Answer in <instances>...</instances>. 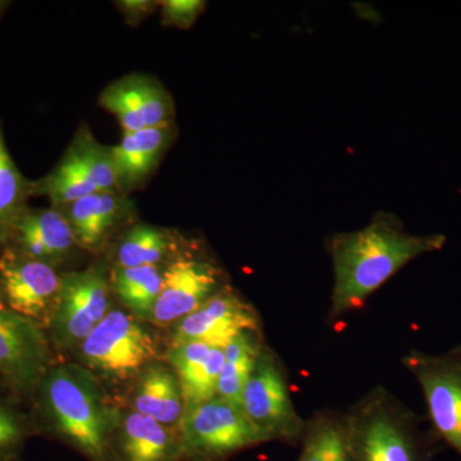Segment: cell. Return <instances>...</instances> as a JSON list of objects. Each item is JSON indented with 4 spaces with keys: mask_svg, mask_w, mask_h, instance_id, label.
<instances>
[{
    "mask_svg": "<svg viewBox=\"0 0 461 461\" xmlns=\"http://www.w3.org/2000/svg\"><path fill=\"white\" fill-rule=\"evenodd\" d=\"M446 236L412 235L395 214L378 212L363 229L338 232L327 241L333 266L330 318L359 311L411 260L441 250Z\"/></svg>",
    "mask_w": 461,
    "mask_h": 461,
    "instance_id": "obj_1",
    "label": "cell"
},
{
    "mask_svg": "<svg viewBox=\"0 0 461 461\" xmlns=\"http://www.w3.org/2000/svg\"><path fill=\"white\" fill-rule=\"evenodd\" d=\"M351 461H432L438 441L423 418L375 386L344 412Z\"/></svg>",
    "mask_w": 461,
    "mask_h": 461,
    "instance_id": "obj_2",
    "label": "cell"
},
{
    "mask_svg": "<svg viewBox=\"0 0 461 461\" xmlns=\"http://www.w3.org/2000/svg\"><path fill=\"white\" fill-rule=\"evenodd\" d=\"M42 396L60 438L90 461H112L118 420L93 373L74 364L54 366L42 378Z\"/></svg>",
    "mask_w": 461,
    "mask_h": 461,
    "instance_id": "obj_3",
    "label": "cell"
},
{
    "mask_svg": "<svg viewBox=\"0 0 461 461\" xmlns=\"http://www.w3.org/2000/svg\"><path fill=\"white\" fill-rule=\"evenodd\" d=\"M76 350L84 368L112 382L138 378L158 357L153 333L120 309H112Z\"/></svg>",
    "mask_w": 461,
    "mask_h": 461,
    "instance_id": "obj_4",
    "label": "cell"
},
{
    "mask_svg": "<svg viewBox=\"0 0 461 461\" xmlns=\"http://www.w3.org/2000/svg\"><path fill=\"white\" fill-rule=\"evenodd\" d=\"M178 433L185 461H226L269 442L240 406L218 396L187 406Z\"/></svg>",
    "mask_w": 461,
    "mask_h": 461,
    "instance_id": "obj_5",
    "label": "cell"
},
{
    "mask_svg": "<svg viewBox=\"0 0 461 461\" xmlns=\"http://www.w3.org/2000/svg\"><path fill=\"white\" fill-rule=\"evenodd\" d=\"M240 406L269 442L297 445L302 441L306 420L294 405L284 364L266 344L258 354Z\"/></svg>",
    "mask_w": 461,
    "mask_h": 461,
    "instance_id": "obj_6",
    "label": "cell"
},
{
    "mask_svg": "<svg viewBox=\"0 0 461 461\" xmlns=\"http://www.w3.org/2000/svg\"><path fill=\"white\" fill-rule=\"evenodd\" d=\"M402 363L420 384L430 432L461 457V345L439 355L411 350Z\"/></svg>",
    "mask_w": 461,
    "mask_h": 461,
    "instance_id": "obj_7",
    "label": "cell"
},
{
    "mask_svg": "<svg viewBox=\"0 0 461 461\" xmlns=\"http://www.w3.org/2000/svg\"><path fill=\"white\" fill-rule=\"evenodd\" d=\"M102 191H117L112 151L87 127L78 130L56 168L32 182V196H47L54 208Z\"/></svg>",
    "mask_w": 461,
    "mask_h": 461,
    "instance_id": "obj_8",
    "label": "cell"
},
{
    "mask_svg": "<svg viewBox=\"0 0 461 461\" xmlns=\"http://www.w3.org/2000/svg\"><path fill=\"white\" fill-rule=\"evenodd\" d=\"M227 286L226 272L213 258L182 249L163 267L162 288L147 321L176 326Z\"/></svg>",
    "mask_w": 461,
    "mask_h": 461,
    "instance_id": "obj_9",
    "label": "cell"
},
{
    "mask_svg": "<svg viewBox=\"0 0 461 461\" xmlns=\"http://www.w3.org/2000/svg\"><path fill=\"white\" fill-rule=\"evenodd\" d=\"M62 275L8 245L0 254V300L41 329H50L62 293Z\"/></svg>",
    "mask_w": 461,
    "mask_h": 461,
    "instance_id": "obj_10",
    "label": "cell"
},
{
    "mask_svg": "<svg viewBox=\"0 0 461 461\" xmlns=\"http://www.w3.org/2000/svg\"><path fill=\"white\" fill-rule=\"evenodd\" d=\"M62 293L50 330L59 348H77L112 311L111 282L96 268L63 273Z\"/></svg>",
    "mask_w": 461,
    "mask_h": 461,
    "instance_id": "obj_11",
    "label": "cell"
},
{
    "mask_svg": "<svg viewBox=\"0 0 461 461\" xmlns=\"http://www.w3.org/2000/svg\"><path fill=\"white\" fill-rule=\"evenodd\" d=\"M50 363L44 330L0 300V375L11 386L27 390L42 381Z\"/></svg>",
    "mask_w": 461,
    "mask_h": 461,
    "instance_id": "obj_12",
    "label": "cell"
},
{
    "mask_svg": "<svg viewBox=\"0 0 461 461\" xmlns=\"http://www.w3.org/2000/svg\"><path fill=\"white\" fill-rule=\"evenodd\" d=\"M258 330L256 308L227 286L176 324L172 342L199 341L224 348L241 333Z\"/></svg>",
    "mask_w": 461,
    "mask_h": 461,
    "instance_id": "obj_13",
    "label": "cell"
},
{
    "mask_svg": "<svg viewBox=\"0 0 461 461\" xmlns=\"http://www.w3.org/2000/svg\"><path fill=\"white\" fill-rule=\"evenodd\" d=\"M99 104L117 118L123 132L173 124L172 96L151 76L132 74L114 81L100 94Z\"/></svg>",
    "mask_w": 461,
    "mask_h": 461,
    "instance_id": "obj_14",
    "label": "cell"
},
{
    "mask_svg": "<svg viewBox=\"0 0 461 461\" xmlns=\"http://www.w3.org/2000/svg\"><path fill=\"white\" fill-rule=\"evenodd\" d=\"M66 215L76 244L89 253H99L123 224L132 220L135 206L118 191H102L58 208Z\"/></svg>",
    "mask_w": 461,
    "mask_h": 461,
    "instance_id": "obj_15",
    "label": "cell"
},
{
    "mask_svg": "<svg viewBox=\"0 0 461 461\" xmlns=\"http://www.w3.org/2000/svg\"><path fill=\"white\" fill-rule=\"evenodd\" d=\"M112 461H184L178 429L131 411L117 421Z\"/></svg>",
    "mask_w": 461,
    "mask_h": 461,
    "instance_id": "obj_16",
    "label": "cell"
},
{
    "mask_svg": "<svg viewBox=\"0 0 461 461\" xmlns=\"http://www.w3.org/2000/svg\"><path fill=\"white\" fill-rule=\"evenodd\" d=\"M172 140L173 124L123 132L121 141L111 148L118 193L129 196L141 187L156 171Z\"/></svg>",
    "mask_w": 461,
    "mask_h": 461,
    "instance_id": "obj_17",
    "label": "cell"
},
{
    "mask_svg": "<svg viewBox=\"0 0 461 461\" xmlns=\"http://www.w3.org/2000/svg\"><path fill=\"white\" fill-rule=\"evenodd\" d=\"M11 245L54 268L78 248L66 215L54 206L27 209L17 224Z\"/></svg>",
    "mask_w": 461,
    "mask_h": 461,
    "instance_id": "obj_18",
    "label": "cell"
},
{
    "mask_svg": "<svg viewBox=\"0 0 461 461\" xmlns=\"http://www.w3.org/2000/svg\"><path fill=\"white\" fill-rule=\"evenodd\" d=\"M167 359L180 381L186 408L217 396L224 348L199 341L172 342Z\"/></svg>",
    "mask_w": 461,
    "mask_h": 461,
    "instance_id": "obj_19",
    "label": "cell"
},
{
    "mask_svg": "<svg viewBox=\"0 0 461 461\" xmlns=\"http://www.w3.org/2000/svg\"><path fill=\"white\" fill-rule=\"evenodd\" d=\"M132 411L178 429L186 409L180 381L173 369L153 363L136 378Z\"/></svg>",
    "mask_w": 461,
    "mask_h": 461,
    "instance_id": "obj_20",
    "label": "cell"
},
{
    "mask_svg": "<svg viewBox=\"0 0 461 461\" xmlns=\"http://www.w3.org/2000/svg\"><path fill=\"white\" fill-rule=\"evenodd\" d=\"M182 250L181 241L171 230L139 223L123 233L115 250L114 267L160 266Z\"/></svg>",
    "mask_w": 461,
    "mask_h": 461,
    "instance_id": "obj_21",
    "label": "cell"
},
{
    "mask_svg": "<svg viewBox=\"0 0 461 461\" xmlns=\"http://www.w3.org/2000/svg\"><path fill=\"white\" fill-rule=\"evenodd\" d=\"M32 196V182L27 181L14 162L0 129V248H7L14 239L21 218Z\"/></svg>",
    "mask_w": 461,
    "mask_h": 461,
    "instance_id": "obj_22",
    "label": "cell"
},
{
    "mask_svg": "<svg viewBox=\"0 0 461 461\" xmlns=\"http://www.w3.org/2000/svg\"><path fill=\"white\" fill-rule=\"evenodd\" d=\"M296 461H351L344 412L320 411L306 420Z\"/></svg>",
    "mask_w": 461,
    "mask_h": 461,
    "instance_id": "obj_23",
    "label": "cell"
},
{
    "mask_svg": "<svg viewBox=\"0 0 461 461\" xmlns=\"http://www.w3.org/2000/svg\"><path fill=\"white\" fill-rule=\"evenodd\" d=\"M112 293L132 315L147 321L156 305L163 284L162 266L132 267L111 271Z\"/></svg>",
    "mask_w": 461,
    "mask_h": 461,
    "instance_id": "obj_24",
    "label": "cell"
},
{
    "mask_svg": "<svg viewBox=\"0 0 461 461\" xmlns=\"http://www.w3.org/2000/svg\"><path fill=\"white\" fill-rule=\"evenodd\" d=\"M263 345L262 333L258 330L241 333L224 348V362L218 379V397L240 406L242 391Z\"/></svg>",
    "mask_w": 461,
    "mask_h": 461,
    "instance_id": "obj_25",
    "label": "cell"
},
{
    "mask_svg": "<svg viewBox=\"0 0 461 461\" xmlns=\"http://www.w3.org/2000/svg\"><path fill=\"white\" fill-rule=\"evenodd\" d=\"M162 23L166 26L190 29L204 12L206 3L202 0H165L159 2Z\"/></svg>",
    "mask_w": 461,
    "mask_h": 461,
    "instance_id": "obj_26",
    "label": "cell"
},
{
    "mask_svg": "<svg viewBox=\"0 0 461 461\" xmlns=\"http://www.w3.org/2000/svg\"><path fill=\"white\" fill-rule=\"evenodd\" d=\"M23 437V429L20 421L0 408V457L12 456Z\"/></svg>",
    "mask_w": 461,
    "mask_h": 461,
    "instance_id": "obj_27",
    "label": "cell"
},
{
    "mask_svg": "<svg viewBox=\"0 0 461 461\" xmlns=\"http://www.w3.org/2000/svg\"><path fill=\"white\" fill-rule=\"evenodd\" d=\"M115 5L120 9L121 14L126 20V23L131 26H138L145 18L150 16L158 7L159 2H151V0H122L115 2Z\"/></svg>",
    "mask_w": 461,
    "mask_h": 461,
    "instance_id": "obj_28",
    "label": "cell"
},
{
    "mask_svg": "<svg viewBox=\"0 0 461 461\" xmlns=\"http://www.w3.org/2000/svg\"><path fill=\"white\" fill-rule=\"evenodd\" d=\"M0 461H12V456H9V457H0Z\"/></svg>",
    "mask_w": 461,
    "mask_h": 461,
    "instance_id": "obj_29",
    "label": "cell"
},
{
    "mask_svg": "<svg viewBox=\"0 0 461 461\" xmlns=\"http://www.w3.org/2000/svg\"><path fill=\"white\" fill-rule=\"evenodd\" d=\"M5 5H7V3L0 2V11H2V9L5 7Z\"/></svg>",
    "mask_w": 461,
    "mask_h": 461,
    "instance_id": "obj_30",
    "label": "cell"
},
{
    "mask_svg": "<svg viewBox=\"0 0 461 461\" xmlns=\"http://www.w3.org/2000/svg\"><path fill=\"white\" fill-rule=\"evenodd\" d=\"M185 461V460H184Z\"/></svg>",
    "mask_w": 461,
    "mask_h": 461,
    "instance_id": "obj_31",
    "label": "cell"
}]
</instances>
